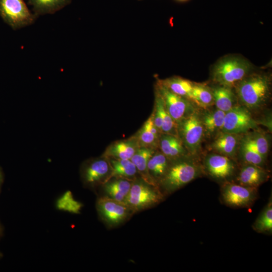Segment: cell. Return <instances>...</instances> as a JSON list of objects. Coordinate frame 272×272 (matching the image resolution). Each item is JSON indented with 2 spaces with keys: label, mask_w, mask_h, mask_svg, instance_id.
<instances>
[{
  "label": "cell",
  "mask_w": 272,
  "mask_h": 272,
  "mask_svg": "<svg viewBox=\"0 0 272 272\" xmlns=\"http://www.w3.org/2000/svg\"><path fill=\"white\" fill-rule=\"evenodd\" d=\"M271 79L265 73H251L235 87L238 104L252 113L265 107L271 96Z\"/></svg>",
  "instance_id": "6da1fadb"
},
{
  "label": "cell",
  "mask_w": 272,
  "mask_h": 272,
  "mask_svg": "<svg viewBox=\"0 0 272 272\" xmlns=\"http://www.w3.org/2000/svg\"><path fill=\"white\" fill-rule=\"evenodd\" d=\"M202 172V167L195 157L188 155L171 161L159 183L162 189L169 193L198 177Z\"/></svg>",
  "instance_id": "7a4b0ae2"
},
{
  "label": "cell",
  "mask_w": 272,
  "mask_h": 272,
  "mask_svg": "<svg viewBox=\"0 0 272 272\" xmlns=\"http://www.w3.org/2000/svg\"><path fill=\"white\" fill-rule=\"evenodd\" d=\"M253 66L245 58L236 56H226L216 62L212 70L215 84L231 88L252 73Z\"/></svg>",
  "instance_id": "3957f363"
},
{
  "label": "cell",
  "mask_w": 272,
  "mask_h": 272,
  "mask_svg": "<svg viewBox=\"0 0 272 272\" xmlns=\"http://www.w3.org/2000/svg\"><path fill=\"white\" fill-rule=\"evenodd\" d=\"M177 124L178 137L189 154L196 158L201 150L205 136L200 111L196 109Z\"/></svg>",
  "instance_id": "277c9868"
},
{
  "label": "cell",
  "mask_w": 272,
  "mask_h": 272,
  "mask_svg": "<svg viewBox=\"0 0 272 272\" xmlns=\"http://www.w3.org/2000/svg\"><path fill=\"white\" fill-rule=\"evenodd\" d=\"M163 196L156 185L142 178L132 181L124 203L134 212L145 210L161 201Z\"/></svg>",
  "instance_id": "5b68a950"
},
{
  "label": "cell",
  "mask_w": 272,
  "mask_h": 272,
  "mask_svg": "<svg viewBox=\"0 0 272 272\" xmlns=\"http://www.w3.org/2000/svg\"><path fill=\"white\" fill-rule=\"evenodd\" d=\"M0 15L15 30L31 24L37 17L23 0H0Z\"/></svg>",
  "instance_id": "8992f818"
},
{
  "label": "cell",
  "mask_w": 272,
  "mask_h": 272,
  "mask_svg": "<svg viewBox=\"0 0 272 272\" xmlns=\"http://www.w3.org/2000/svg\"><path fill=\"white\" fill-rule=\"evenodd\" d=\"M258 124L252 113L238 104L225 113L221 132L241 135L256 129Z\"/></svg>",
  "instance_id": "52a82bcc"
},
{
  "label": "cell",
  "mask_w": 272,
  "mask_h": 272,
  "mask_svg": "<svg viewBox=\"0 0 272 272\" xmlns=\"http://www.w3.org/2000/svg\"><path fill=\"white\" fill-rule=\"evenodd\" d=\"M155 88L161 96L167 111L176 123L197 109L196 105L192 101L171 92L158 79Z\"/></svg>",
  "instance_id": "ba28073f"
},
{
  "label": "cell",
  "mask_w": 272,
  "mask_h": 272,
  "mask_svg": "<svg viewBox=\"0 0 272 272\" xmlns=\"http://www.w3.org/2000/svg\"><path fill=\"white\" fill-rule=\"evenodd\" d=\"M96 209L100 218L110 226L119 225L134 212L125 203L106 197L98 199Z\"/></svg>",
  "instance_id": "9c48e42d"
},
{
  "label": "cell",
  "mask_w": 272,
  "mask_h": 272,
  "mask_svg": "<svg viewBox=\"0 0 272 272\" xmlns=\"http://www.w3.org/2000/svg\"><path fill=\"white\" fill-rule=\"evenodd\" d=\"M224 202L230 207H247L253 204L257 198V188L248 187L226 181L221 189Z\"/></svg>",
  "instance_id": "30bf717a"
},
{
  "label": "cell",
  "mask_w": 272,
  "mask_h": 272,
  "mask_svg": "<svg viewBox=\"0 0 272 272\" xmlns=\"http://www.w3.org/2000/svg\"><path fill=\"white\" fill-rule=\"evenodd\" d=\"M203 168L213 178L227 181L235 173L236 164L233 159L214 152L205 157Z\"/></svg>",
  "instance_id": "8fae6325"
},
{
  "label": "cell",
  "mask_w": 272,
  "mask_h": 272,
  "mask_svg": "<svg viewBox=\"0 0 272 272\" xmlns=\"http://www.w3.org/2000/svg\"><path fill=\"white\" fill-rule=\"evenodd\" d=\"M111 172L109 161L104 157L86 162L82 168L81 177L86 186L94 187L107 181Z\"/></svg>",
  "instance_id": "7c38bea8"
},
{
  "label": "cell",
  "mask_w": 272,
  "mask_h": 272,
  "mask_svg": "<svg viewBox=\"0 0 272 272\" xmlns=\"http://www.w3.org/2000/svg\"><path fill=\"white\" fill-rule=\"evenodd\" d=\"M240 135L221 132L214 138L210 148L217 153L234 159L238 151Z\"/></svg>",
  "instance_id": "4fadbf2b"
},
{
  "label": "cell",
  "mask_w": 272,
  "mask_h": 272,
  "mask_svg": "<svg viewBox=\"0 0 272 272\" xmlns=\"http://www.w3.org/2000/svg\"><path fill=\"white\" fill-rule=\"evenodd\" d=\"M269 177L268 172L264 168L244 164L240 169L237 180L238 183L241 185L257 188L266 181Z\"/></svg>",
  "instance_id": "5bb4252c"
},
{
  "label": "cell",
  "mask_w": 272,
  "mask_h": 272,
  "mask_svg": "<svg viewBox=\"0 0 272 272\" xmlns=\"http://www.w3.org/2000/svg\"><path fill=\"white\" fill-rule=\"evenodd\" d=\"M225 113L216 107L214 109L208 108L200 111L205 136L214 138L222 131Z\"/></svg>",
  "instance_id": "9a60e30c"
},
{
  "label": "cell",
  "mask_w": 272,
  "mask_h": 272,
  "mask_svg": "<svg viewBox=\"0 0 272 272\" xmlns=\"http://www.w3.org/2000/svg\"><path fill=\"white\" fill-rule=\"evenodd\" d=\"M158 146L161 152L170 161L190 155L177 135L161 133L159 138Z\"/></svg>",
  "instance_id": "2e32d148"
},
{
  "label": "cell",
  "mask_w": 272,
  "mask_h": 272,
  "mask_svg": "<svg viewBox=\"0 0 272 272\" xmlns=\"http://www.w3.org/2000/svg\"><path fill=\"white\" fill-rule=\"evenodd\" d=\"M140 147L137 139L119 141L112 143L107 148L104 157L116 159H130Z\"/></svg>",
  "instance_id": "e0dca14e"
},
{
  "label": "cell",
  "mask_w": 272,
  "mask_h": 272,
  "mask_svg": "<svg viewBox=\"0 0 272 272\" xmlns=\"http://www.w3.org/2000/svg\"><path fill=\"white\" fill-rule=\"evenodd\" d=\"M211 87L216 107L226 112L238 104L233 88L215 84Z\"/></svg>",
  "instance_id": "ac0fdd59"
},
{
  "label": "cell",
  "mask_w": 272,
  "mask_h": 272,
  "mask_svg": "<svg viewBox=\"0 0 272 272\" xmlns=\"http://www.w3.org/2000/svg\"><path fill=\"white\" fill-rule=\"evenodd\" d=\"M132 180L117 178L102 184L103 189L106 197L124 202L130 190Z\"/></svg>",
  "instance_id": "d6986e66"
},
{
  "label": "cell",
  "mask_w": 272,
  "mask_h": 272,
  "mask_svg": "<svg viewBox=\"0 0 272 272\" xmlns=\"http://www.w3.org/2000/svg\"><path fill=\"white\" fill-rule=\"evenodd\" d=\"M240 138L238 152L244 164H249L264 168L265 159L256 150L253 145L243 134Z\"/></svg>",
  "instance_id": "ffe728a7"
},
{
  "label": "cell",
  "mask_w": 272,
  "mask_h": 272,
  "mask_svg": "<svg viewBox=\"0 0 272 272\" xmlns=\"http://www.w3.org/2000/svg\"><path fill=\"white\" fill-rule=\"evenodd\" d=\"M158 80L171 92L192 101L193 82L178 76Z\"/></svg>",
  "instance_id": "44dd1931"
},
{
  "label": "cell",
  "mask_w": 272,
  "mask_h": 272,
  "mask_svg": "<svg viewBox=\"0 0 272 272\" xmlns=\"http://www.w3.org/2000/svg\"><path fill=\"white\" fill-rule=\"evenodd\" d=\"M155 152L153 148L140 147L130 160L135 165L142 179L151 184L156 185L155 183L149 176L147 170L148 161Z\"/></svg>",
  "instance_id": "7402d4cb"
},
{
  "label": "cell",
  "mask_w": 272,
  "mask_h": 272,
  "mask_svg": "<svg viewBox=\"0 0 272 272\" xmlns=\"http://www.w3.org/2000/svg\"><path fill=\"white\" fill-rule=\"evenodd\" d=\"M170 161L161 152L155 153L149 159L147 170L149 176L156 183L164 176L169 166Z\"/></svg>",
  "instance_id": "603a6c76"
},
{
  "label": "cell",
  "mask_w": 272,
  "mask_h": 272,
  "mask_svg": "<svg viewBox=\"0 0 272 272\" xmlns=\"http://www.w3.org/2000/svg\"><path fill=\"white\" fill-rule=\"evenodd\" d=\"M109 161L111 167V172L107 181L113 177L132 181V178L138 172L135 165L130 159L121 160L109 158Z\"/></svg>",
  "instance_id": "cb8c5ba5"
},
{
  "label": "cell",
  "mask_w": 272,
  "mask_h": 272,
  "mask_svg": "<svg viewBox=\"0 0 272 272\" xmlns=\"http://www.w3.org/2000/svg\"><path fill=\"white\" fill-rule=\"evenodd\" d=\"M192 101L203 109L210 108L214 105L211 87L205 84L193 83Z\"/></svg>",
  "instance_id": "d4e9b609"
},
{
  "label": "cell",
  "mask_w": 272,
  "mask_h": 272,
  "mask_svg": "<svg viewBox=\"0 0 272 272\" xmlns=\"http://www.w3.org/2000/svg\"><path fill=\"white\" fill-rule=\"evenodd\" d=\"M72 0H28L36 16L53 14L69 5Z\"/></svg>",
  "instance_id": "484cf974"
},
{
  "label": "cell",
  "mask_w": 272,
  "mask_h": 272,
  "mask_svg": "<svg viewBox=\"0 0 272 272\" xmlns=\"http://www.w3.org/2000/svg\"><path fill=\"white\" fill-rule=\"evenodd\" d=\"M155 105L158 108L162 118L161 133L177 135V124L167 111L159 93L155 88Z\"/></svg>",
  "instance_id": "4316f807"
},
{
  "label": "cell",
  "mask_w": 272,
  "mask_h": 272,
  "mask_svg": "<svg viewBox=\"0 0 272 272\" xmlns=\"http://www.w3.org/2000/svg\"><path fill=\"white\" fill-rule=\"evenodd\" d=\"M259 233H271L272 231V202L271 198L253 225Z\"/></svg>",
  "instance_id": "83f0119b"
},
{
  "label": "cell",
  "mask_w": 272,
  "mask_h": 272,
  "mask_svg": "<svg viewBox=\"0 0 272 272\" xmlns=\"http://www.w3.org/2000/svg\"><path fill=\"white\" fill-rule=\"evenodd\" d=\"M152 122L153 117L151 114L139 132L137 140L141 147L154 149L158 145L159 139L153 134L151 129Z\"/></svg>",
  "instance_id": "f1b7e54d"
},
{
  "label": "cell",
  "mask_w": 272,
  "mask_h": 272,
  "mask_svg": "<svg viewBox=\"0 0 272 272\" xmlns=\"http://www.w3.org/2000/svg\"><path fill=\"white\" fill-rule=\"evenodd\" d=\"M244 134L253 145L257 152L266 159L269 150V142L266 135L258 131Z\"/></svg>",
  "instance_id": "f546056e"
},
{
  "label": "cell",
  "mask_w": 272,
  "mask_h": 272,
  "mask_svg": "<svg viewBox=\"0 0 272 272\" xmlns=\"http://www.w3.org/2000/svg\"><path fill=\"white\" fill-rule=\"evenodd\" d=\"M4 181V173L1 167H0V192Z\"/></svg>",
  "instance_id": "4dcf8cb0"
},
{
  "label": "cell",
  "mask_w": 272,
  "mask_h": 272,
  "mask_svg": "<svg viewBox=\"0 0 272 272\" xmlns=\"http://www.w3.org/2000/svg\"><path fill=\"white\" fill-rule=\"evenodd\" d=\"M3 227L1 223H0V238L2 237L3 233Z\"/></svg>",
  "instance_id": "1f68e13d"
},
{
  "label": "cell",
  "mask_w": 272,
  "mask_h": 272,
  "mask_svg": "<svg viewBox=\"0 0 272 272\" xmlns=\"http://www.w3.org/2000/svg\"><path fill=\"white\" fill-rule=\"evenodd\" d=\"M178 2H180V3H183V2H186L187 1H188L189 0H175Z\"/></svg>",
  "instance_id": "d6a6232c"
},
{
  "label": "cell",
  "mask_w": 272,
  "mask_h": 272,
  "mask_svg": "<svg viewBox=\"0 0 272 272\" xmlns=\"http://www.w3.org/2000/svg\"><path fill=\"white\" fill-rule=\"evenodd\" d=\"M3 257V253L0 252V259Z\"/></svg>",
  "instance_id": "836d02e7"
},
{
  "label": "cell",
  "mask_w": 272,
  "mask_h": 272,
  "mask_svg": "<svg viewBox=\"0 0 272 272\" xmlns=\"http://www.w3.org/2000/svg\"><path fill=\"white\" fill-rule=\"evenodd\" d=\"M138 1H142V0H138Z\"/></svg>",
  "instance_id": "e575fe53"
}]
</instances>
